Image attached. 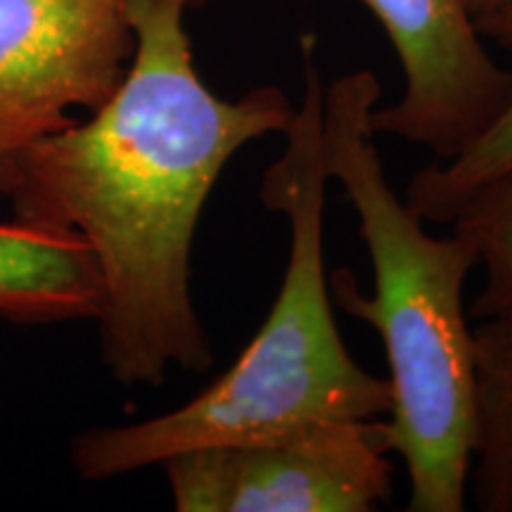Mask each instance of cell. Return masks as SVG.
<instances>
[{"instance_id":"12","label":"cell","mask_w":512,"mask_h":512,"mask_svg":"<svg viewBox=\"0 0 512 512\" xmlns=\"http://www.w3.org/2000/svg\"><path fill=\"white\" fill-rule=\"evenodd\" d=\"M482 36L494 38V41L501 43L503 48L512 50V12L501 19H496L494 24H489V27L482 31Z\"/></svg>"},{"instance_id":"5","label":"cell","mask_w":512,"mask_h":512,"mask_svg":"<svg viewBox=\"0 0 512 512\" xmlns=\"http://www.w3.org/2000/svg\"><path fill=\"white\" fill-rule=\"evenodd\" d=\"M133 48L126 0H0V197L29 147L110 100Z\"/></svg>"},{"instance_id":"9","label":"cell","mask_w":512,"mask_h":512,"mask_svg":"<svg viewBox=\"0 0 512 512\" xmlns=\"http://www.w3.org/2000/svg\"><path fill=\"white\" fill-rule=\"evenodd\" d=\"M512 169V98L498 119L456 157L446 162H430L413 174L406 200L425 223H448L456 219L460 207Z\"/></svg>"},{"instance_id":"10","label":"cell","mask_w":512,"mask_h":512,"mask_svg":"<svg viewBox=\"0 0 512 512\" xmlns=\"http://www.w3.org/2000/svg\"><path fill=\"white\" fill-rule=\"evenodd\" d=\"M451 230L472 242L484 273L467 313L477 320L512 313V169L477 190L460 207Z\"/></svg>"},{"instance_id":"11","label":"cell","mask_w":512,"mask_h":512,"mask_svg":"<svg viewBox=\"0 0 512 512\" xmlns=\"http://www.w3.org/2000/svg\"><path fill=\"white\" fill-rule=\"evenodd\" d=\"M467 3H470L472 15H475L479 34H482L489 24H494L496 19H501L512 12V0H467Z\"/></svg>"},{"instance_id":"3","label":"cell","mask_w":512,"mask_h":512,"mask_svg":"<svg viewBox=\"0 0 512 512\" xmlns=\"http://www.w3.org/2000/svg\"><path fill=\"white\" fill-rule=\"evenodd\" d=\"M304 88L285 128V150L264 171L259 197L283 214L290 252L275 302L238 361L195 399L131 425L91 427L69 448L86 482L124 477L190 448L299 430L320 422L377 420L392 411L387 377L363 370L339 335L325 271L328 171L320 140L323 81L316 36H302Z\"/></svg>"},{"instance_id":"1","label":"cell","mask_w":512,"mask_h":512,"mask_svg":"<svg viewBox=\"0 0 512 512\" xmlns=\"http://www.w3.org/2000/svg\"><path fill=\"white\" fill-rule=\"evenodd\" d=\"M207 3L126 0L136 48L119 88L29 147L8 195L15 219L72 230L91 247L105 287L100 356L124 387L214 366L190 285L202 209L230 159L283 136L297 112L278 86L238 100L209 91L185 29Z\"/></svg>"},{"instance_id":"8","label":"cell","mask_w":512,"mask_h":512,"mask_svg":"<svg viewBox=\"0 0 512 512\" xmlns=\"http://www.w3.org/2000/svg\"><path fill=\"white\" fill-rule=\"evenodd\" d=\"M475 441L467 494L477 510L512 512V313L477 320Z\"/></svg>"},{"instance_id":"4","label":"cell","mask_w":512,"mask_h":512,"mask_svg":"<svg viewBox=\"0 0 512 512\" xmlns=\"http://www.w3.org/2000/svg\"><path fill=\"white\" fill-rule=\"evenodd\" d=\"M389 420L320 422L162 465L178 512H373L392 496Z\"/></svg>"},{"instance_id":"6","label":"cell","mask_w":512,"mask_h":512,"mask_svg":"<svg viewBox=\"0 0 512 512\" xmlns=\"http://www.w3.org/2000/svg\"><path fill=\"white\" fill-rule=\"evenodd\" d=\"M387 34L403 72L401 98L373 110L377 136L430 150L432 162L460 155L512 98L503 69L479 34L467 0H361Z\"/></svg>"},{"instance_id":"7","label":"cell","mask_w":512,"mask_h":512,"mask_svg":"<svg viewBox=\"0 0 512 512\" xmlns=\"http://www.w3.org/2000/svg\"><path fill=\"white\" fill-rule=\"evenodd\" d=\"M105 287L81 235L12 219L0 223V318L19 325L98 320Z\"/></svg>"},{"instance_id":"2","label":"cell","mask_w":512,"mask_h":512,"mask_svg":"<svg viewBox=\"0 0 512 512\" xmlns=\"http://www.w3.org/2000/svg\"><path fill=\"white\" fill-rule=\"evenodd\" d=\"M382 86L370 69L323 86L320 140L330 181L358 216L373 264L366 299L349 268L328 278L335 304L377 330L392 387V451L408 475V512H463L475 441V335L465 283L477 252L451 230L434 238L392 188L377 150L373 110Z\"/></svg>"}]
</instances>
